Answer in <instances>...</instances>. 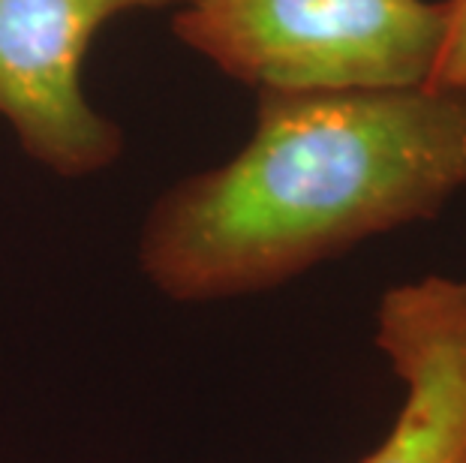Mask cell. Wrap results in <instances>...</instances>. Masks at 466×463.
<instances>
[{"label": "cell", "mask_w": 466, "mask_h": 463, "mask_svg": "<svg viewBox=\"0 0 466 463\" xmlns=\"http://www.w3.org/2000/svg\"><path fill=\"white\" fill-rule=\"evenodd\" d=\"M373 343L403 400L382 442L359 463H466V280L424 274L389 286Z\"/></svg>", "instance_id": "cell-4"}, {"label": "cell", "mask_w": 466, "mask_h": 463, "mask_svg": "<svg viewBox=\"0 0 466 463\" xmlns=\"http://www.w3.org/2000/svg\"><path fill=\"white\" fill-rule=\"evenodd\" d=\"M187 0H0V117L18 147L61 178H87L124 154V133L94 108L82 61L108 18Z\"/></svg>", "instance_id": "cell-3"}, {"label": "cell", "mask_w": 466, "mask_h": 463, "mask_svg": "<svg viewBox=\"0 0 466 463\" xmlns=\"http://www.w3.org/2000/svg\"><path fill=\"white\" fill-rule=\"evenodd\" d=\"M449 36H445L440 64H436L433 82L440 87H466V0H449Z\"/></svg>", "instance_id": "cell-5"}, {"label": "cell", "mask_w": 466, "mask_h": 463, "mask_svg": "<svg viewBox=\"0 0 466 463\" xmlns=\"http://www.w3.org/2000/svg\"><path fill=\"white\" fill-rule=\"evenodd\" d=\"M449 18V0H187L172 27L256 94H340L431 85Z\"/></svg>", "instance_id": "cell-2"}, {"label": "cell", "mask_w": 466, "mask_h": 463, "mask_svg": "<svg viewBox=\"0 0 466 463\" xmlns=\"http://www.w3.org/2000/svg\"><path fill=\"white\" fill-rule=\"evenodd\" d=\"M466 193V87L259 94L232 160L166 190L138 268L168 301L271 292Z\"/></svg>", "instance_id": "cell-1"}]
</instances>
